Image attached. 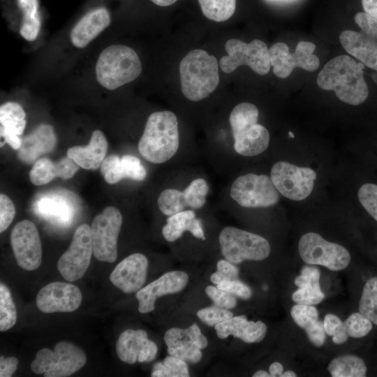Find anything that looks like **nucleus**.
<instances>
[{"instance_id": "obj_1", "label": "nucleus", "mask_w": 377, "mask_h": 377, "mask_svg": "<svg viewBox=\"0 0 377 377\" xmlns=\"http://www.w3.org/2000/svg\"><path fill=\"white\" fill-rule=\"evenodd\" d=\"M364 65L347 55L335 57L327 62L317 77L318 86L333 91L342 102L351 105L363 103L369 96L364 78Z\"/></svg>"}, {"instance_id": "obj_2", "label": "nucleus", "mask_w": 377, "mask_h": 377, "mask_svg": "<svg viewBox=\"0 0 377 377\" xmlns=\"http://www.w3.org/2000/svg\"><path fill=\"white\" fill-rule=\"evenodd\" d=\"M179 147L178 121L169 110L151 114L138 142V149L148 162L161 164L170 160Z\"/></svg>"}, {"instance_id": "obj_3", "label": "nucleus", "mask_w": 377, "mask_h": 377, "mask_svg": "<svg viewBox=\"0 0 377 377\" xmlns=\"http://www.w3.org/2000/svg\"><path fill=\"white\" fill-rule=\"evenodd\" d=\"M181 90L189 101L207 98L219 83L216 58L203 50L189 52L179 64Z\"/></svg>"}, {"instance_id": "obj_4", "label": "nucleus", "mask_w": 377, "mask_h": 377, "mask_svg": "<svg viewBox=\"0 0 377 377\" xmlns=\"http://www.w3.org/2000/svg\"><path fill=\"white\" fill-rule=\"evenodd\" d=\"M258 108L246 102L237 104L230 114L233 149L240 156H258L269 146V133L264 126L258 123Z\"/></svg>"}, {"instance_id": "obj_5", "label": "nucleus", "mask_w": 377, "mask_h": 377, "mask_svg": "<svg viewBox=\"0 0 377 377\" xmlns=\"http://www.w3.org/2000/svg\"><path fill=\"white\" fill-rule=\"evenodd\" d=\"M141 61L134 50L113 45L105 48L96 64V76L104 88L114 90L135 80L142 72Z\"/></svg>"}, {"instance_id": "obj_6", "label": "nucleus", "mask_w": 377, "mask_h": 377, "mask_svg": "<svg viewBox=\"0 0 377 377\" xmlns=\"http://www.w3.org/2000/svg\"><path fill=\"white\" fill-rule=\"evenodd\" d=\"M219 242L224 258L235 265L245 260H263L271 251L265 238L234 226H226L221 230Z\"/></svg>"}, {"instance_id": "obj_7", "label": "nucleus", "mask_w": 377, "mask_h": 377, "mask_svg": "<svg viewBox=\"0 0 377 377\" xmlns=\"http://www.w3.org/2000/svg\"><path fill=\"white\" fill-rule=\"evenodd\" d=\"M86 362V355L80 348L71 343L59 341L54 350L47 348L38 350L31 369L45 377H66L83 367Z\"/></svg>"}, {"instance_id": "obj_8", "label": "nucleus", "mask_w": 377, "mask_h": 377, "mask_svg": "<svg viewBox=\"0 0 377 377\" xmlns=\"http://www.w3.org/2000/svg\"><path fill=\"white\" fill-rule=\"evenodd\" d=\"M230 198L244 208H267L276 205L280 193L270 176L246 173L237 177L230 188Z\"/></svg>"}, {"instance_id": "obj_9", "label": "nucleus", "mask_w": 377, "mask_h": 377, "mask_svg": "<svg viewBox=\"0 0 377 377\" xmlns=\"http://www.w3.org/2000/svg\"><path fill=\"white\" fill-rule=\"evenodd\" d=\"M354 20L360 30H346L339 36L343 49L364 66L377 71V19L358 12Z\"/></svg>"}, {"instance_id": "obj_10", "label": "nucleus", "mask_w": 377, "mask_h": 377, "mask_svg": "<svg viewBox=\"0 0 377 377\" xmlns=\"http://www.w3.org/2000/svg\"><path fill=\"white\" fill-rule=\"evenodd\" d=\"M298 252L306 263L322 265L333 271L346 268L351 260L350 253L344 246L329 242L313 232L302 235Z\"/></svg>"}, {"instance_id": "obj_11", "label": "nucleus", "mask_w": 377, "mask_h": 377, "mask_svg": "<svg viewBox=\"0 0 377 377\" xmlns=\"http://www.w3.org/2000/svg\"><path fill=\"white\" fill-rule=\"evenodd\" d=\"M270 177L281 195L300 201L305 200L312 193L317 174L311 168L281 161L272 165Z\"/></svg>"}, {"instance_id": "obj_12", "label": "nucleus", "mask_w": 377, "mask_h": 377, "mask_svg": "<svg viewBox=\"0 0 377 377\" xmlns=\"http://www.w3.org/2000/svg\"><path fill=\"white\" fill-rule=\"evenodd\" d=\"M225 50L228 54L219 61L220 68L225 73H230L242 65L248 66L260 75L270 71L269 49L260 40L246 43L238 39H230L226 43Z\"/></svg>"}, {"instance_id": "obj_13", "label": "nucleus", "mask_w": 377, "mask_h": 377, "mask_svg": "<svg viewBox=\"0 0 377 377\" xmlns=\"http://www.w3.org/2000/svg\"><path fill=\"white\" fill-rule=\"evenodd\" d=\"M122 224L120 211L105 207L91 223V233L94 257L103 262L114 263L117 258V239Z\"/></svg>"}, {"instance_id": "obj_14", "label": "nucleus", "mask_w": 377, "mask_h": 377, "mask_svg": "<svg viewBox=\"0 0 377 377\" xmlns=\"http://www.w3.org/2000/svg\"><path fill=\"white\" fill-rule=\"evenodd\" d=\"M316 45L309 41L298 42L294 52L282 42L274 43L269 49V58L274 74L281 79L288 77L295 68L315 71L320 66L318 57L313 54Z\"/></svg>"}, {"instance_id": "obj_15", "label": "nucleus", "mask_w": 377, "mask_h": 377, "mask_svg": "<svg viewBox=\"0 0 377 377\" xmlns=\"http://www.w3.org/2000/svg\"><path fill=\"white\" fill-rule=\"evenodd\" d=\"M93 253L91 227L86 224L75 230L68 249L57 263V269L64 279L75 281L85 274Z\"/></svg>"}, {"instance_id": "obj_16", "label": "nucleus", "mask_w": 377, "mask_h": 377, "mask_svg": "<svg viewBox=\"0 0 377 377\" xmlns=\"http://www.w3.org/2000/svg\"><path fill=\"white\" fill-rule=\"evenodd\" d=\"M10 243L18 265L28 271L37 269L42 261L41 242L35 224L29 220L18 222L12 230Z\"/></svg>"}, {"instance_id": "obj_17", "label": "nucleus", "mask_w": 377, "mask_h": 377, "mask_svg": "<svg viewBox=\"0 0 377 377\" xmlns=\"http://www.w3.org/2000/svg\"><path fill=\"white\" fill-rule=\"evenodd\" d=\"M82 300L81 291L75 285L56 281L40 289L36 303L43 313L72 312L78 309Z\"/></svg>"}, {"instance_id": "obj_18", "label": "nucleus", "mask_w": 377, "mask_h": 377, "mask_svg": "<svg viewBox=\"0 0 377 377\" xmlns=\"http://www.w3.org/2000/svg\"><path fill=\"white\" fill-rule=\"evenodd\" d=\"M188 279L185 272L170 271L142 287L136 292L139 312L149 313L155 309V302L158 297L182 291L187 286Z\"/></svg>"}, {"instance_id": "obj_19", "label": "nucleus", "mask_w": 377, "mask_h": 377, "mask_svg": "<svg viewBox=\"0 0 377 377\" xmlns=\"http://www.w3.org/2000/svg\"><path fill=\"white\" fill-rule=\"evenodd\" d=\"M119 358L124 362H149L154 360L158 347L143 330L128 329L119 335L116 343Z\"/></svg>"}, {"instance_id": "obj_20", "label": "nucleus", "mask_w": 377, "mask_h": 377, "mask_svg": "<svg viewBox=\"0 0 377 377\" xmlns=\"http://www.w3.org/2000/svg\"><path fill=\"white\" fill-rule=\"evenodd\" d=\"M147 269V257L142 253H133L116 265L110 275V280L125 293H136L146 281Z\"/></svg>"}, {"instance_id": "obj_21", "label": "nucleus", "mask_w": 377, "mask_h": 377, "mask_svg": "<svg viewBox=\"0 0 377 377\" xmlns=\"http://www.w3.org/2000/svg\"><path fill=\"white\" fill-rule=\"evenodd\" d=\"M101 172L109 184H116L124 178L142 181L147 176L146 169L140 160L130 154L121 158L112 154L104 158L101 165Z\"/></svg>"}, {"instance_id": "obj_22", "label": "nucleus", "mask_w": 377, "mask_h": 377, "mask_svg": "<svg viewBox=\"0 0 377 377\" xmlns=\"http://www.w3.org/2000/svg\"><path fill=\"white\" fill-rule=\"evenodd\" d=\"M217 337L224 339L229 336L245 343H258L265 337L267 327L261 320H248L245 316H233L214 325Z\"/></svg>"}, {"instance_id": "obj_23", "label": "nucleus", "mask_w": 377, "mask_h": 377, "mask_svg": "<svg viewBox=\"0 0 377 377\" xmlns=\"http://www.w3.org/2000/svg\"><path fill=\"white\" fill-rule=\"evenodd\" d=\"M57 137L51 125L42 124L21 139L18 158L27 164L34 162L40 155L54 150Z\"/></svg>"}, {"instance_id": "obj_24", "label": "nucleus", "mask_w": 377, "mask_h": 377, "mask_svg": "<svg viewBox=\"0 0 377 377\" xmlns=\"http://www.w3.org/2000/svg\"><path fill=\"white\" fill-rule=\"evenodd\" d=\"M110 24V15L105 8L91 10L75 25L70 34L72 43L84 48Z\"/></svg>"}, {"instance_id": "obj_25", "label": "nucleus", "mask_w": 377, "mask_h": 377, "mask_svg": "<svg viewBox=\"0 0 377 377\" xmlns=\"http://www.w3.org/2000/svg\"><path fill=\"white\" fill-rule=\"evenodd\" d=\"M80 166L68 156L53 163L47 158L37 160L29 172V179L36 186L49 183L55 177L66 179L72 178Z\"/></svg>"}, {"instance_id": "obj_26", "label": "nucleus", "mask_w": 377, "mask_h": 377, "mask_svg": "<svg viewBox=\"0 0 377 377\" xmlns=\"http://www.w3.org/2000/svg\"><path fill=\"white\" fill-rule=\"evenodd\" d=\"M108 147L103 133L96 130L87 146H73L68 149L67 156L84 169L96 170L104 160Z\"/></svg>"}, {"instance_id": "obj_27", "label": "nucleus", "mask_w": 377, "mask_h": 377, "mask_svg": "<svg viewBox=\"0 0 377 377\" xmlns=\"http://www.w3.org/2000/svg\"><path fill=\"white\" fill-rule=\"evenodd\" d=\"M185 232H189L197 239H205L202 222L193 209H185L168 216L162 228L163 237L169 242H175Z\"/></svg>"}, {"instance_id": "obj_28", "label": "nucleus", "mask_w": 377, "mask_h": 377, "mask_svg": "<svg viewBox=\"0 0 377 377\" xmlns=\"http://www.w3.org/2000/svg\"><path fill=\"white\" fill-rule=\"evenodd\" d=\"M320 270L315 266H304L300 274L295 279V284L298 287L292 295V299L296 304L315 305L325 298L322 292L319 279Z\"/></svg>"}, {"instance_id": "obj_29", "label": "nucleus", "mask_w": 377, "mask_h": 377, "mask_svg": "<svg viewBox=\"0 0 377 377\" xmlns=\"http://www.w3.org/2000/svg\"><path fill=\"white\" fill-rule=\"evenodd\" d=\"M290 316L303 329L310 342L316 347L322 346L326 339L323 323L318 320V311L313 305L296 304L290 309Z\"/></svg>"}, {"instance_id": "obj_30", "label": "nucleus", "mask_w": 377, "mask_h": 377, "mask_svg": "<svg viewBox=\"0 0 377 377\" xmlns=\"http://www.w3.org/2000/svg\"><path fill=\"white\" fill-rule=\"evenodd\" d=\"M168 348L195 346L202 350L208 346V340L196 323L186 328L172 327L163 337Z\"/></svg>"}, {"instance_id": "obj_31", "label": "nucleus", "mask_w": 377, "mask_h": 377, "mask_svg": "<svg viewBox=\"0 0 377 377\" xmlns=\"http://www.w3.org/2000/svg\"><path fill=\"white\" fill-rule=\"evenodd\" d=\"M26 114L20 105L7 102L0 107L1 138L10 135H20L26 126Z\"/></svg>"}, {"instance_id": "obj_32", "label": "nucleus", "mask_w": 377, "mask_h": 377, "mask_svg": "<svg viewBox=\"0 0 377 377\" xmlns=\"http://www.w3.org/2000/svg\"><path fill=\"white\" fill-rule=\"evenodd\" d=\"M327 370L332 377H364L367 368L361 357L344 355L331 360Z\"/></svg>"}, {"instance_id": "obj_33", "label": "nucleus", "mask_w": 377, "mask_h": 377, "mask_svg": "<svg viewBox=\"0 0 377 377\" xmlns=\"http://www.w3.org/2000/svg\"><path fill=\"white\" fill-rule=\"evenodd\" d=\"M17 3L23 13L20 35L25 40L33 41L37 38L41 25L38 0H17Z\"/></svg>"}, {"instance_id": "obj_34", "label": "nucleus", "mask_w": 377, "mask_h": 377, "mask_svg": "<svg viewBox=\"0 0 377 377\" xmlns=\"http://www.w3.org/2000/svg\"><path fill=\"white\" fill-rule=\"evenodd\" d=\"M203 15L215 22H223L234 14L236 0H198Z\"/></svg>"}, {"instance_id": "obj_35", "label": "nucleus", "mask_w": 377, "mask_h": 377, "mask_svg": "<svg viewBox=\"0 0 377 377\" xmlns=\"http://www.w3.org/2000/svg\"><path fill=\"white\" fill-rule=\"evenodd\" d=\"M157 204L161 213L168 216L184 211L188 207L183 191L174 188L162 191L158 197Z\"/></svg>"}, {"instance_id": "obj_36", "label": "nucleus", "mask_w": 377, "mask_h": 377, "mask_svg": "<svg viewBox=\"0 0 377 377\" xmlns=\"http://www.w3.org/2000/svg\"><path fill=\"white\" fill-rule=\"evenodd\" d=\"M360 312L377 325V276L365 283L359 303Z\"/></svg>"}, {"instance_id": "obj_37", "label": "nucleus", "mask_w": 377, "mask_h": 377, "mask_svg": "<svg viewBox=\"0 0 377 377\" xmlns=\"http://www.w3.org/2000/svg\"><path fill=\"white\" fill-rule=\"evenodd\" d=\"M185 361L168 355L163 362H156L153 366L152 377H188V367Z\"/></svg>"}, {"instance_id": "obj_38", "label": "nucleus", "mask_w": 377, "mask_h": 377, "mask_svg": "<svg viewBox=\"0 0 377 377\" xmlns=\"http://www.w3.org/2000/svg\"><path fill=\"white\" fill-rule=\"evenodd\" d=\"M209 191L207 180L202 177L193 179L183 191L187 207L200 209L206 204V197Z\"/></svg>"}, {"instance_id": "obj_39", "label": "nucleus", "mask_w": 377, "mask_h": 377, "mask_svg": "<svg viewBox=\"0 0 377 377\" xmlns=\"http://www.w3.org/2000/svg\"><path fill=\"white\" fill-rule=\"evenodd\" d=\"M17 311L8 288L0 283V331L10 329L16 323Z\"/></svg>"}, {"instance_id": "obj_40", "label": "nucleus", "mask_w": 377, "mask_h": 377, "mask_svg": "<svg viewBox=\"0 0 377 377\" xmlns=\"http://www.w3.org/2000/svg\"><path fill=\"white\" fill-rule=\"evenodd\" d=\"M348 337L361 338L368 334L372 329V323L363 314L353 313L341 325Z\"/></svg>"}, {"instance_id": "obj_41", "label": "nucleus", "mask_w": 377, "mask_h": 377, "mask_svg": "<svg viewBox=\"0 0 377 377\" xmlns=\"http://www.w3.org/2000/svg\"><path fill=\"white\" fill-rule=\"evenodd\" d=\"M357 197L362 206L377 221V184H364L358 190Z\"/></svg>"}, {"instance_id": "obj_42", "label": "nucleus", "mask_w": 377, "mask_h": 377, "mask_svg": "<svg viewBox=\"0 0 377 377\" xmlns=\"http://www.w3.org/2000/svg\"><path fill=\"white\" fill-rule=\"evenodd\" d=\"M197 316L203 323L208 326H214L233 317V313L228 309L214 304L200 309Z\"/></svg>"}, {"instance_id": "obj_43", "label": "nucleus", "mask_w": 377, "mask_h": 377, "mask_svg": "<svg viewBox=\"0 0 377 377\" xmlns=\"http://www.w3.org/2000/svg\"><path fill=\"white\" fill-rule=\"evenodd\" d=\"M239 269L237 266L226 259L219 260L216 263V271L210 276V281L216 286L225 280L238 279Z\"/></svg>"}, {"instance_id": "obj_44", "label": "nucleus", "mask_w": 377, "mask_h": 377, "mask_svg": "<svg viewBox=\"0 0 377 377\" xmlns=\"http://www.w3.org/2000/svg\"><path fill=\"white\" fill-rule=\"evenodd\" d=\"M205 293L214 304L216 306L228 309H233L237 306V301L235 296L220 289L216 286H207L205 288Z\"/></svg>"}, {"instance_id": "obj_45", "label": "nucleus", "mask_w": 377, "mask_h": 377, "mask_svg": "<svg viewBox=\"0 0 377 377\" xmlns=\"http://www.w3.org/2000/svg\"><path fill=\"white\" fill-rule=\"evenodd\" d=\"M38 209L41 214L51 217L58 218L59 216L65 220L68 219V207L61 200L57 199L45 198L41 199L38 205Z\"/></svg>"}, {"instance_id": "obj_46", "label": "nucleus", "mask_w": 377, "mask_h": 377, "mask_svg": "<svg viewBox=\"0 0 377 377\" xmlns=\"http://www.w3.org/2000/svg\"><path fill=\"white\" fill-rule=\"evenodd\" d=\"M216 286L242 300H249L252 296L251 289L238 279L225 280Z\"/></svg>"}, {"instance_id": "obj_47", "label": "nucleus", "mask_w": 377, "mask_h": 377, "mask_svg": "<svg viewBox=\"0 0 377 377\" xmlns=\"http://www.w3.org/2000/svg\"><path fill=\"white\" fill-rule=\"evenodd\" d=\"M168 353L177 357L186 362L195 364L202 357L201 349L195 346L188 347L168 348Z\"/></svg>"}, {"instance_id": "obj_48", "label": "nucleus", "mask_w": 377, "mask_h": 377, "mask_svg": "<svg viewBox=\"0 0 377 377\" xmlns=\"http://www.w3.org/2000/svg\"><path fill=\"white\" fill-rule=\"evenodd\" d=\"M15 209L12 200L5 194L0 195V232L6 230L12 223Z\"/></svg>"}, {"instance_id": "obj_49", "label": "nucleus", "mask_w": 377, "mask_h": 377, "mask_svg": "<svg viewBox=\"0 0 377 377\" xmlns=\"http://www.w3.org/2000/svg\"><path fill=\"white\" fill-rule=\"evenodd\" d=\"M18 360L14 357H0V376L10 377L16 371L18 365Z\"/></svg>"}, {"instance_id": "obj_50", "label": "nucleus", "mask_w": 377, "mask_h": 377, "mask_svg": "<svg viewBox=\"0 0 377 377\" xmlns=\"http://www.w3.org/2000/svg\"><path fill=\"white\" fill-rule=\"evenodd\" d=\"M342 323L341 319L334 314H327L323 320V326L326 334L332 337L341 325Z\"/></svg>"}, {"instance_id": "obj_51", "label": "nucleus", "mask_w": 377, "mask_h": 377, "mask_svg": "<svg viewBox=\"0 0 377 377\" xmlns=\"http://www.w3.org/2000/svg\"><path fill=\"white\" fill-rule=\"evenodd\" d=\"M364 12L377 19V0H362Z\"/></svg>"}, {"instance_id": "obj_52", "label": "nucleus", "mask_w": 377, "mask_h": 377, "mask_svg": "<svg viewBox=\"0 0 377 377\" xmlns=\"http://www.w3.org/2000/svg\"><path fill=\"white\" fill-rule=\"evenodd\" d=\"M269 371L272 377L281 376L283 371V367L280 362H275L270 364Z\"/></svg>"}, {"instance_id": "obj_53", "label": "nucleus", "mask_w": 377, "mask_h": 377, "mask_svg": "<svg viewBox=\"0 0 377 377\" xmlns=\"http://www.w3.org/2000/svg\"><path fill=\"white\" fill-rule=\"evenodd\" d=\"M154 3L159 6H168L175 3L177 0H151Z\"/></svg>"}, {"instance_id": "obj_54", "label": "nucleus", "mask_w": 377, "mask_h": 377, "mask_svg": "<svg viewBox=\"0 0 377 377\" xmlns=\"http://www.w3.org/2000/svg\"><path fill=\"white\" fill-rule=\"evenodd\" d=\"M253 377H269V373H267L265 370H258L255 372L253 375Z\"/></svg>"}, {"instance_id": "obj_55", "label": "nucleus", "mask_w": 377, "mask_h": 377, "mask_svg": "<svg viewBox=\"0 0 377 377\" xmlns=\"http://www.w3.org/2000/svg\"><path fill=\"white\" fill-rule=\"evenodd\" d=\"M296 376H297V374L294 371L291 370H288L285 372H283L280 377H296Z\"/></svg>"}, {"instance_id": "obj_56", "label": "nucleus", "mask_w": 377, "mask_h": 377, "mask_svg": "<svg viewBox=\"0 0 377 377\" xmlns=\"http://www.w3.org/2000/svg\"><path fill=\"white\" fill-rule=\"evenodd\" d=\"M372 78H373L374 81L377 84V74H374L372 75Z\"/></svg>"}, {"instance_id": "obj_57", "label": "nucleus", "mask_w": 377, "mask_h": 377, "mask_svg": "<svg viewBox=\"0 0 377 377\" xmlns=\"http://www.w3.org/2000/svg\"><path fill=\"white\" fill-rule=\"evenodd\" d=\"M289 135H290L292 138H294V135H293V134L291 132H289Z\"/></svg>"}]
</instances>
